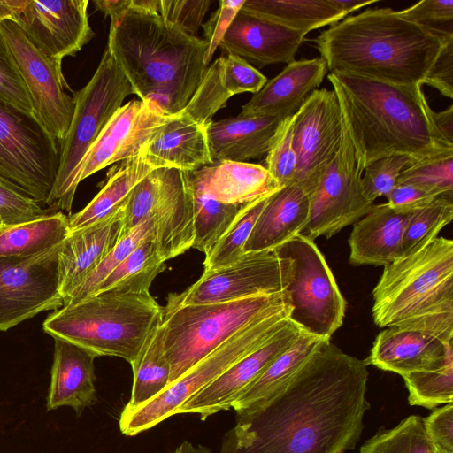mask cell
<instances>
[{"label": "cell", "mask_w": 453, "mask_h": 453, "mask_svg": "<svg viewBox=\"0 0 453 453\" xmlns=\"http://www.w3.org/2000/svg\"><path fill=\"white\" fill-rule=\"evenodd\" d=\"M365 360L321 342L288 383L236 415L219 453H345L355 449L370 408Z\"/></svg>", "instance_id": "1"}, {"label": "cell", "mask_w": 453, "mask_h": 453, "mask_svg": "<svg viewBox=\"0 0 453 453\" xmlns=\"http://www.w3.org/2000/svg\"><path fill=\"white\" fill-rule=\"evenodd\" d=\"M359 170L373 161L404 155L420 161L453 153L436 128L420 85H395L329 73Z\"/></svg>", "instance_id": "2"}, {"label": "cell", "mask_w": 453, "mask_h": 453, "mask_svg": "<svg viewBox=\"0 0 453 453\" xmlns=\"http://www.w3.org/2000/svg\"><path fill=\"white\" fill-rule=\"evenodd\" d=\"M450 38L453 34L441 35L379 8L340 20L313 42L330 73L422 86Z\"/></svg>", "instance_id": "3"}, {"label": "cell", "mask_w": 453, "mask_h": 453, "mask_svg": "<svg viewBox=\"0 0 453 453\" xmlns=\"http://www.w3.org/2000/svg\"><path fill=\"white\" fill-rule=\"evenodd\" d=\"M106 47L140 100L168 115L186 107L208 67L203 39L140 8L129 6L111 18Z\"/></svg>", "instance_id": "4"}, {"label": "cell", "mask_w": 453, "mask_h": 453, "mask_svg": "<svg viewBox=\"0 0 453 453\" xmlns=\"http://www.w3.org/2000/svg\"><path fill=\"white\" fill-rule=\"evenodd\" d=\"M372 298L379 327L418 330L453 343V241L435 237L385 265Z\"/></svg>", "instance_id": "5"}, {"label": "cell", "mask_w": 453, "mask_h": 453, "mask_svg": "<svg viewBox=\"0 0 453 453\" xmlns=\"http://www.w3.org/2000/svg\"><path fill=\"white\" fill-rule=\"evenodd\" d=\"M162 320L163 309L150 292L106 290L63 305L42 328L96 357H118L132 365Z\"/></svg>", "instance_id": "6"}, {"label": "cell", "mask_w": 453, "mask_h": 453, "mask_svg": "<svg viewBox=\"0 0 453 453\" xmlns=\"http://www.w3.org/2000/svg\"><path fill=\"white\" fill-rule=\"evenodd\" d=\"M287 306L284 292L225 303L166 304L162 326L165 353L171 366L169 385L234 334Z\"/></svg>", "instance_id": "7"}, {"label": "cell", "mask_w": 453, "mask_h": 453, "mask_svg": "<svg viewBox=\"0 0 453 453\" xmlns=\"http://www.w3.org/2000/svg\"><path fill=\"white\" fill-rule=\"evenodd\" d=\"M73 94V115L60 145L58 173L50 196L51 204L56 203L69 213L81 162L125 98L134 92L106 47L90 81Z\"/></svg>", "instance_id": "8"}, {"label": "cell", "mask_w": 453, "mask_h": 453, "mask_svg": "<svg viewBox=\"0 0 453 453\" xmlns=\"http://www.w3.org/2000/svg\"><path fill=\"white\" fill-rule=\"evenodd\" d=\"M280 261L288 319L303 332L330 340L342 323L346 301L326 258L302 234L273 250Z\"/></svg>", "instance_id": "9"}, {"label": "cell", "mask_w": 453, "mask_h": 453, "mask_svg": "<svg viewBox=\"0 0 453 453\" xmlns=\"http://www.w3.org/2000/svg\"><path fill=\"white\" fill-rule=\"evenodd\" d=\"M289 306L245 326L202 358L152 400L133 410H123L119 429L134 436L176 414L194 394L216 380L240 359L269 341L289 320Z\"/></svg>", "instance_id": "10"}, {"label": "cell", "mask_w": 453, "mask_h": 453, "mask_svg": "<svg viewBox=\"0 0 453 453\" xmlns=\"http://www.w3.org/2000/svg\"><path fill=\"white\" fill-rule=\"evenodd\" d=\"M60 147L39 125L0 98V181L51 206Z\"/></svg>", "instance_id": "11"}, {"label": "cell", "mask_w": 453, "mask_h": 453, "mask_svg": "<svg viewBox=\"0 0 453 453\" xmlns=\"http://www.w3.org/2000/svg\"><path fill=\"white\" fill-rule=\"evenodd\" d=\"M0 31L28 92L35 119L60 147L74 111V99L65 90L69 87L62 60L45 56L12 20L1 21Z\"/></svg>", "instance_id": "12"}, {"label": "cell", "mask_w": 453, "mask_h": 453, "mask_svg": "<svg viewBox=\"0 0 453 453\" xmlns=\"http://www.w3.org/2000/svg\"><path fill=\"white\" fill-rule=\"evenodd\" d=\"M62 245L29 256L0 257V331L64 305L58 270Z\"/></svg>", "instance_id": "13"}, {"label": "cell", "mask_w": 453, "mask_h": 453, "mask_svg": "<svg viewBox=\"0 0 453 453\" xmlns=\"http://www.w3.org/2000/svg\"><path fill=\"white\" fill-rule=\"evenodd\" d=\"M362 173L343 125L339 150L310 195V217L302 234L312 241L319 236L330 238L373 208L375 203L363 193Z\"/></svg>", "instance_id": "14"}, {"label": "cell", "mask_w": 453, "mask_h": 453, "mask_svg": "<svg viewBox=\"0 0 453 453\" xmlns=\"http://www.w3.org/2000/svg\"><path fill=\"white\" fill-rule=\"evenodd\" d=\"M342 131L335 92L326 88L312 91L295 114L292 146L296 170L291 184L310 196L335 157Z\"/></svg>", "instance_id": "15"}, {"label": "cell", "mask_w": 453, "mask_h": 453, "mask_svg": "<svg viewBox=\"0 0 453 453\" xmlns=\"http://www.w3.org/2000/svg\"><path fill=\"white\" fill-rule=\"evenodd\" d=\"M283 292L280 265L272 250L246 252L234 262L204 271L180 294H170L167 305L185 306L225 303Z\"/></svg>", "instance_id": "16"}, {"label": "cell", "mask_w": 453, "mask_h": 453, "mask_svg": "<svg viewBox=\"0 0 453 453\" xmlns=\"http://www.w3.org/2000/svg\"><path fill=\"white\" fill-rule=\"evenodd\" d=\"M175 115V114H174ZM156 104L132 100L111 117L81 162L74 185L118 162L135 157L174 116Z\"/></svg>", "instance_id": "17"}, {"label": "cell", "mask_w": 453, "mask_h": 453, "mask_svg": "<svg viewBox=\"0 0 453 453\" xmlns=\"http://www.w3.org/2000/svg\"><path fill=\"white\" fill-rule=\"evenodd\" d=\"M88 5V0H25L13 22L45 56L62 60L95 37Z\"/></svg>", "instance_id": "18"}, {"label": "cell", "mask_w": 453, "mask_h": 453, "mask_svg": "<svg viewBox=\"0 0 453 453\" xmlns=\"http://www.w3.org/2000/svg\"><path fill=\"white\" fill-rule=\"evenodd\" d=\"M303 330L288 320L269 341L245 356L209 385L190 396L176 414L196 413L202 420L220 411L232 408L240 394L269 365L288 349Z\"/></svg>", "instance_id": "19"}, {"label": "cell", "mask_w": 453, "mask_h": 453, "mask_svg": "<svg viewBox=\"0 0 453 453\" xmlns=\"http://www.w3.org/2000/svg\"><path fill=\"white\" fill-rule=\"evenodd\" d=\"M306 35L240 10L228 27L220 49L258 67L290 63Z\"/></svg>", "instance_id": "20"}, {"label": "cell", "mask_w": 453, "mask_h": 453, "mask_svg": "<svg viewBox=\"0 0 453 453\" xmlns=\"http://www.w3.org/2000/svg\"><path fill=\"white\" fill-rule=\"evenodd\" d=\"M126 202L107 217L70 232L63 242L58 270L60 294L64 301L84 282L122 238Z\"/></svg>", "instance_id": "21"}, {"label": "cell", "mask_w": 453, "mask_h": 453, "mask_svg": "<svg viewBox=\"0 0 453 453\" xmlns=\"http://www.w3.org/2000/svg\"><path fill=\"white\" fill-rule=\"evenodd\" d=\"M267 78L241 57L226 53L211 64L181 111L195 121L207 127L216 112L234 95L258 92Z\"/></svg>", "instance_id": "22"}, {"label": "cell", "mask_w": 453, "mask_h": 453, "mask_svg": "<svg viewBox=\"0 0 453 453\" xmlns=\"http://www.w3.org/2000/svg\"><path fill=\"white\" fill-rule=\"evenodd\" d=\"M451 355L452 343L418 330L388 327L378 334L365 360L367 365L403 376L437 370Z\"/></svg>", "instance_id": "23"}, {"label": "cell", "mask_w": 453, "mask_h": 453, "mask_svg": "<svg viewBox=\"0 0 453 453\" xmlns=\"http://www.w3.org/2000/svg\"><path fill=\"white\" fill-rule=\"evenodd\" d=\"M327 68L319 57L294 60L266 81L242 106V117L269 116L284 119L297 112L306 97L320 86Z\"/></svg>", "instance_id": "24"}, {"label": "cell", "mask_w": 453, "mask_h": 453, "mask_svg": "<svg viewBox=\"0 0 453 453\" xmlns=\"http://www.w3.org/2000/svg\"><path fill=\"white\" fill-rule=\"evenodd\" d=\"M188 175L193 189L228 204H245L281 188L264 165L248 162H216Z\"/></svg>", "instance_id": "25"}, {"label": "cell", "mask_w": 453, "mask_h": 453, "mask_svg": "<svg viewBox=\"0 0 453 453\" xmlns=\"http://www.w3.org/2000/svg\"><path fill=\"white\" fill-rule=\"evenodd\" d=\"M54 341L47 411L68 406L80 415L96 402L94 361L97 357L65 340Z\"/></svg>", "instance_id": "26"}, {"label": "cell", "mask_w": 453, "mask_h": 453, "mask_svg": "<svg viewBox=\"0 0 453 453\" xmlns=\"http://www.w3.org/2000/svg\"><path fill=\"white\" fill-rule=\"evenodd\" d=\"M411 212L375 204L353 226L349 238L353 265H387L403 257V238Z\"/></svg>", "instance_id": "27"}, {"label": "cell", "mask_w": 453, "mask_h": 453, "mask_svg": "<svg viewBox=\"0 0 453 453\" xmlns=\"http://www.w3.org/2000/svg\"><path fill=\"white\" fill-rule=\"evenodd\" d=\"M282 119L269 116L229 117L206 127L211 157L247 162L266 156Z\"/></svg>", "instance_id": "28"}, {"label": "cell", "mask_w": 453, "mask_h": 453, "mask_svg": "<svg viewBox=\"0 0 453 453\" xmlns=\"http://www.w3.org/2000/svg\"><path fill=\"white\" fill-rule=\"evenodd\" d=\"M206 127L180 111L159 130L141 155L157 168L173 167L188 173L212 165Z\"/></svg>", "instance_id": "29"}, {"label": "cell", "mask_w": 453, "mask_h": 453, "mask_svg": "<svg viewBox=\"0 0 453 453\" xmlns=\"http://www.w3.org/2000/svg\"><path fill=\"white\" fill-rule=\"evenodd\" d=\"M309 217V195L294 184L280 188L257 219L244 246L245 253L274 250L302 234Z\"/></svg>", "instance_id": "30"}, {"label": "cell", "mask_w": 453, "mask_h": 453, "mask_svg": "<svg viewBox=\"0 0 453 453\" xmlns=\"http://www.w3.org/2000/svg\"><path fill=\"white\" fill-rule=\"evenodd\" d=\"M157 167L143 155L118 162L108 170L100 191L79 212L69 218V229L84 228L114 212L134 187Z\"/></svg>", "instance_id": "31"}, {"label": "cell", "mask_w": 453, "mask_h": 453, "mask_svg": "<svg viewBox=\"0 0 453 453\" xmlns=\"http://www.w3.org/2000/svg\"><path fill=\"white\" fill-rule=\"evenodd\" d=\"M321 339L302 332L297 340L255 379L235 399L236 415L247 413L281 389L319 347Z\"/></svg>", "instance_id": "32"}, {"label": "cell", "mask_w": 453, "mask_h": 453, "mask_svg": "<svg viewBox=\"0 0 453 453\" xmlns=\"http://www.w3.org/2000/svg\"><path fill=\"white\" fill-rule=\"evenodd\" d=\"M241 10L304 35L346 17L327 0H245Z\"/></svg>", "instance_id": "33"}, {"label": "cell", "mask_w": 453, "mask_h": 453, "mask_svg": "<svg viewBox=\"0 0 453 453\" xmlns=\"http://www.w3.org/2000/svg\"><path fill=\"white\" fill-rule=\"evenodd\" d=\"M69 234V218L61 211L22 224L3 226L0 257L40 253L62 243Z\"/></svg>", "instance_id": "34"}, {"label": "cell", "mask_w": 453, "mask_h": 453, "mask_svg": "<svg viewBox=\"0 0 453 453\" xmlns=\"http://www.w3.org/2000/svg\"><path fill=\"white\" fill-rule=\"evenodd\" d=\"M131 366L134 381L126 411L152 400L169 385L171 366L165 353L162 323L150 334Z\"/></svg>", "instance_id": "35"}, {"label": "cell", "mask_w": 453, "mask_h": 453, "mask_svg": "<svg viewBox=\"0 0 453 453\" xmlns=\"http://www.w3.org/2000/svg\"><path fill=\"white\" fill-rule=\"evenodd\" d=\"M157 239L151 236L142 242L109 273L95 293L150 292L154 279L166 268Z\"/></svg>", "instance_id": "36"}, {"label": "cell", "mask_w": 453, "mask_h": 453, "mask_svg": "<svg viewBox=\"0 0 453 453\" xmlns=\"http://www.w3.org/2000/svg\"><path fill=\"white\" fill-rule=\"evenodd\" d=\"M192 190L194 205L192 248L206 255L228 230L244 204L219 203L202 192L193 188Z\"/></svg>", "instance_id": "37"}, {"label": "cell", "mask_w": 453, "mask_h": 453, "mask_svg": "<svg viewBox=\"0 0 453 453\" xmlns=\"http://www.w3.org/2000/svg\"><path fill=\"white\" fill-rule=\"evenodd\" d=\"M273 194L243 205L228 230L205 255L204 271L229 265L245 254L244 246L257 219Z\"/></svg>", "instance_id": "38"}, {"label": "cell", "mask_w": 453, "mask_h": 453, "mask_svg": "<svg viewBox=\"0 0 453 453\" xmlns=\"http://www.w3.org/2000/svg\"><path fill=\"white\" fill-rule=\"evenodd\" d=\"M453 219L452 195H441L409 215L403 238V256L437 237Z\"/></svg>", "instance_id": "39"}, {"label": "cell", "mask_w": 453, "mask_h": 453, "mask_svg": "<svg viewBox=\"0 0 453 453\" xmlns=\"http://www.w3.org/2000/svg\"><path fill=\"white\" fill-rule=\"evenodd\" d=\"M424 418L411 415L394 428L380 429L362 445L359 453H433Z\"/></svg>", "instance_id": "40"}, {"label": "cell", "mask_w": 453, "mask_h": 453, "mask_svg": "<svg viewBox=\"0 0 453 453\" xmlns=\"http://www.w3.org/2000/svg\"><path fill=\"white\" fill-rule=\"evenodd\" d=\"M402 377L408 389L410 405L432 410L453 403V355L437 370L415 372Z\"/></svg>", "instance_id": "41"}, {"label": "cell", "mask_w": 453, "mask_h": 453, "mask_svg": "<svg viewBox=\"0 0 453 453\" xmlns=\"http://www.w3.org/2000/svg\"><path fill=\"white\" fill-rule=\"evenodd\" d=\"M395 185H411L437 195H452L453 153L411 164L402 171Z\"/></svg>", "instance_id": "42"}, {"label": "cell", "mask_w": 453, "mask_h": 453, "mask_svg": "<svg viewBox=\"0 0 453 453\" xmlns=\"http://www.w3.org/2000/svg\"><path fill=\"white\" fill-rule=\"evenodd\" d=\"M417 160L404 155H393L377 159L368 165L361 176V187L367 200L372 203L386 198L395 187L399 174Z\"/></svg>", "instance_id": "43"}, {"label": "cell", "mask_w": 453, "mask_h": 453, "mask_svg": "<svg viewBox=\"0 0 453 453\" xmlns=\"http://www.w3.org/2000/svg\"><path fill=\"white\" fill-rule=\"evenodd\" d=\"M295 114L281 119L265 156V167L282 188L290 185L296 170V157L292 146Z\"/></svg>", "instance_id": "44"}, {"label": "cell", "mask_w": 453, "mask_h": 453, "mask_svg": "<svg viewBox=\"0 0 453 453\" xmlns=\"http://www.w3.org/2000/svg\"><path fill=\"white\" fill-rule=\"evenodd\" d=\"M0 98L18 111L34 117L28 92L1 31Z\"/></svg>", "instance_id": "45"}, {"label": "cell", "mask_w": 453, "mask_h": 453, "mask_svg": "<svg viewBox=\"0 0 453 453\" xmlns=\"http://www.w3.org/2000/svg\"><path fill=\"white\" fill-rule=\"evenodd\" d=\"M212 0H157V13L184 34L197 37Z\"/></svg>", "instance_id": "46"}, {"label": "cell", "mask_w": 453, "mask_h": 453, "mask_svg": "<svg viewBox=\"0 0 453 453\" xmlns=\"http://www.w3.org/2000/svg\"><path fill=\"white\" fill-rule=\"evenodd\" d=\"M54 203L48 209L42 207L27 194L0 181V219L4 226L28 222L58 211Z\"/></svg>", "instance_id": "47"}, {"label": "cell", "mask_w": 453, "mask_h": 453, "mask_svg": "<svg viewBox=\"0 0 453 453\" xmlns=\"http://www.w3.org/2000/svg\"><path fill=\"white\" fill-rule=\"evenodd\" d=\"M405 19L423 25L441 35L453 34V0H424L397 12Z\"/></svg>", "instance_id": "48"}, {"label": "cell", "mask_w": 453, "mask_h": 453, "mask_svg": "<svg viewBox=\"0 0 453 453\" xmlns=\"http://www.w3.org/2000/svg\"><path fill=\"white\" fill-rule=\"evenodd\" d=\"M245 0H220L219 7L211 14L208 21L202 25L207 49L204 65L208 66L216 49L222 42L228 27L242 9Z\"/></svg>", "instance_id": "49"}, {"label": "cell", "mask_w": 453, "mask_h": 453, "mask_svg": "<svg viewBox=\"0 0 453 453\" xmlns=\"http://www.w3.org/2000/svg\"><path fill=\"white\" fill-rule=\"evenodd\" d=\"M424 426L435 450L453 453V403L433 411L424 418Z\"/></svg>", "instance_id": "50"}, {"label": "cell", "mask_w": 453, "mask_h": 453, "mask_svg": "<svg viewBox=\"0 0 453 453\" xmlns=\"http://www.w3.org/2000/svg\"><path fill=\"white\" fill-rule=\"evenodd\" d=\"M425 84L434 88L446 97H453V38L445 42Z\"/></svg>", "instance_id": "51"}, {"label": "cell", "mask_w": 453, "mask_h": 453, "mask_svg": "<svg viewBox=\"0 0 453 453\" xmlns=\"http://www.w3.org/2000/svg\"><path fill=\"white\" fill-rule=\"evenodd\" d=\"M438 196L441 195L414 186L395 185L388 196L387 203L397 211L411 212L427 204Z\"/></svg>", "instance_id": "52"}, {"label": "cell", "mask_w": 453, "mask_h": 453, "mask_svg": "<svg viewBox=\"0 0 453 453\" xmlns=\"http://www.w3.org/2000/svg\"><path fill=\"white\" fill-rule=\"evenodd\" d=\"M432 117L438 131L446 140L453 143V105L439 112L433 110Z\"/></svg>", "instance_id": "53"}, {"label": "cell", "mask_w": 453, "mask_h": 453, "mask_svg": "<svg viewBox=\"0 0 453 453\" xmlns=\"http://www.w3.org/2000/svg\"><path fill=\"white\" fill-rule=\"evenodd\" d=\"M131 0H95L93 1L96 10L112 18L127 10Z\"/></svg>", "instance_id": "54"}, {"label": "cell", "mask_w": 453, "mask_h": 453, "mask_svg": "<svg viewBox=\"0 0 453 453\" xmlns=\"http://www.w3.org/2000/svg\"><path fill=\"white\" fill-rule=\"evenodd\" d=\"M328 3L346 16L362 7L372 4L378 0H327Z\"/></svg>", "instance_id": "55"}, {"label": "cell", "mask_w": 453, "mask_h": 453, "mask_svg": "<svg viewBox=\"0 0 453 453\" xmlns=\"http://www.w3.org/2000/svg\"><path fill=\"white\" fill-rule=\"evenodd\" d=\"M24 3L25 0H0V22L4 20L14 21Z\"/></svg>", "instance_id": "56"}, {"label": "cell", "mask_w": 453, "mask_h": 453, "mask_svg": "<svg viewBox=\"0 0 453 453\" xmlns=\"http://www.w3.org/2000/svg\"><path fill=\"white\" fill-rule=\"evenodd\" d=\"M173 453H211L204 446H195L188 441H184Z\"/></svg>", "instance_id": "57"}, {"label": "cell", "mask_w": 453, "mask_h": 453, "mask_svg": "<svg viewBox=\"0 0 453 453\" xmlns=\"http://www.w3.org/2000/svg\"><path fill=\"white\" fill-rule=\"evenodd\" d=\"M3 226H4V224H3V222H2V220L0 219V227Z\"/></svg>", "instance_id": "58"}, {"label": "cell", "mask_w": 453, "mask_h": 453, "mask_svg": "<svg viewBox=\"0 0 453 453\" xmlns=\"http://www.w3.org/2000/svg\"><path fill=\"white\" fill-rule=\"evenodd\" d=\"M433 453H441V452L437 451V450L434 449Z\"/></svg>", "instance_id": "59"}]
</instances>
